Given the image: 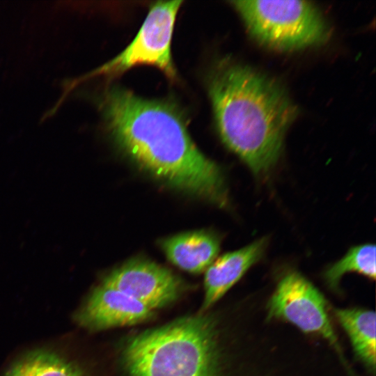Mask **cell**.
I'll use <instances>...</instances> for the list:
<instances>
[{
    "instance_id": "6da1fadb",
    "label": "cell",
    "mask_w": 376,
    "mask_h": 376,
    "mask_svg": "<svg viewBox=\"0 0 376 376\" xmlns=\"http://www.w3.org/2000/svg\"><path fill=\"white\" fill-rule=\"evenodd\" d=\"M101 107L115 143L142 169L175 189L227 204L221 169L197 148L174 104L113 87Z\"/></svg>"
},
{
    "instance_id": "7a4b0ae2",
    "label": "cell",
    "mask_w": 376,
    "mask_h": 376,
    "mask_svg": "<svg viewBox=\"0 0 376 376\" xmlns=\"http://www.w3.org/2000/svg\"><path fill=\"white\" fill-rule=\"evenodd\" d=\"M208 90L221 141L255 175L267 173L297 114L285 90L263 73L226 59L211 73Z\"/></svg>"
},
{
    "instance_id": "3957f363",
    "label": "cell",
    "mask_w": 376,
    "mask_h": 376,
    "mask_svg": "<svg viewBox=\"0 0 376 376\" xmlns=\"http://www.w3.org/2000/svg\"><path fill=\"white\" fill-rule=\"evenodd\" d=\"M129 376H222L216 323L203 313L178 318L129 339Z\"/></svg>"
},
{
    "instance_id": "277c9868",
    "label": "cell",
    "mask_w": 376,
    "mask_h": 376,
    "mask_svg": "<svg viewBox=\"0 0 376 376\" xmlns=\"http://www.w3.org/2000/svg\"><path fill=\"white\" fill-rule=\"evenodd\" d=\"M250 34L281 51L324 42L329 28L320 10L306 1H232Z\"/></svg>"
},
{
    "instance_id": "5b68a950",
    "label": "cell",
    "mask_w": 376,
    "mask_h": 376,
    "mask_svg": "<svg viewBox=\"0 0 376 376\" xmlns=\"http://www.w3.org/2000/svg\"><path fill=\"white\" fill-rule=\"evenodd\" d=\"M182 1H157L148 13L132 42L117 56L90 76L122 72L136 65H152L169 78L175 77L171 53L174 24Z\"/></svg>"
},
{
    "instance_id": "8992f818",
    "label": "cell",
    "mask_w": 376,
    "mask_h": 376,
    "mask_svg": "<svg viewBox=\"0 0 376 376\" xmlns=\"http://www.w3.org/2000/svg\"><path fill=\"white\" fill-rule=\"evenodd\" d=\"M268 317L288 322L321 336L341 352L321 292L306 279L290 272L279 282L267 304Z\"/></svg>"
},
{
    "instance_id": "52a82bcc",
    "label": "cell",
    "mask_w": 376,
    "mask_h": 376,
    "mask_svg": "<svg viewBox=\"0 0 376 376\" xmlns=\"http://www.w3.org/2000/svg\"><path fill=\"white\" fill-rule=\"evenodd\" d=\"M102 283L155 311L175 301L182 291L181 280L171 270L145 259L124 263L105 276Z\"/></svg>"
},
{
    "instance_id": "ba28073f",
    "label": "cell",
    "mask_w": 376,
    "mask_h": 376,
    "mask_svg": "<svg viewBox=\"0 0 376 376\" xmlns=\"http://www.w3.org/2000/svg\"><path fill=\"white\" fill-rule=\"evenodd\" d=\"M155 311L122 291L101 283L77 311L75 321L92 331L132 326L153 318Z\"/></svg>"
},
{
    "instance_id": "9c48e42d",
    "label": "cell",
    "mask_w": 376,
    "mask_h": 376,
    "mask_svg": "<svg viewBox=\"0 0 376 376\" xmlns=\"http://www.w3.org/2000/svg\"><path fill=\"white\" fill-rule=\"evenodd\" d=\"M267 244L260 239L239 250L224 254L206 269L201 313L207 311L263 256Z\"/></svg>"
},
{
    "instance_id": "30bf717a",
    "label": "cell",
    "mask_w": 376,
    "mask_h": 376,
    "mask_svg": "<svg viewBox=\"0 0 376 376\" xmlns=\"http://www.w3.org/2000/svg\"><path fill=\"white\" fill-rule=\"evenodd\" d=\"M3 376H89L76 358L60 348L42 346L15 357Z\"/></svg>"
},
{
    "instance_id": "8fae6325",
    "label": "cell",
    "mask_w": 376,
    "mask_h": 376,
    "mask_svg": "<svg viewBox=\"0 0 376 376\" xmlns=\"http://www.w3.org/2000/svg\"><path fill=\"white\" fill-rule=\"evenodd\" d=\"M160 246L173 265L190 273H200L214 262L220 243L214 235L201 230L165 238Z\"/></svg>"
},
{
    "instance_id": "7c38bea8",
    "label": "cell",
    "mask_w": 376,
    "mask_h": 376,
    "mask_svg": "<svg viewBox=\"0 0 376 376\" xmlns=\"http://www.w3.org/2000/svg\"><path fill=\"white\" fill-rule=\"evenodd\" d=\"M336 316L347 332L356 356L370 370L376 361L375 313L363 308H336Z\"/></svg>"
},
{
    "instance_id": "4fadbf2b",
    "label": "cell",
    "mask_w": 376,
    "mask_h": 376,
    "mask_svg": "<svg viewBox=\"0 0 376 376\" xmlns=\"http://www.w3.org/2000/svg\"><path fill=\"white\" fill-rule=\"evenodd\" d=\"M348 272H357L375 279V246L363 244L352 248L340 260L324 273L328 285L336 289L342 276Z\"/></svg>"
}]
</instances>
